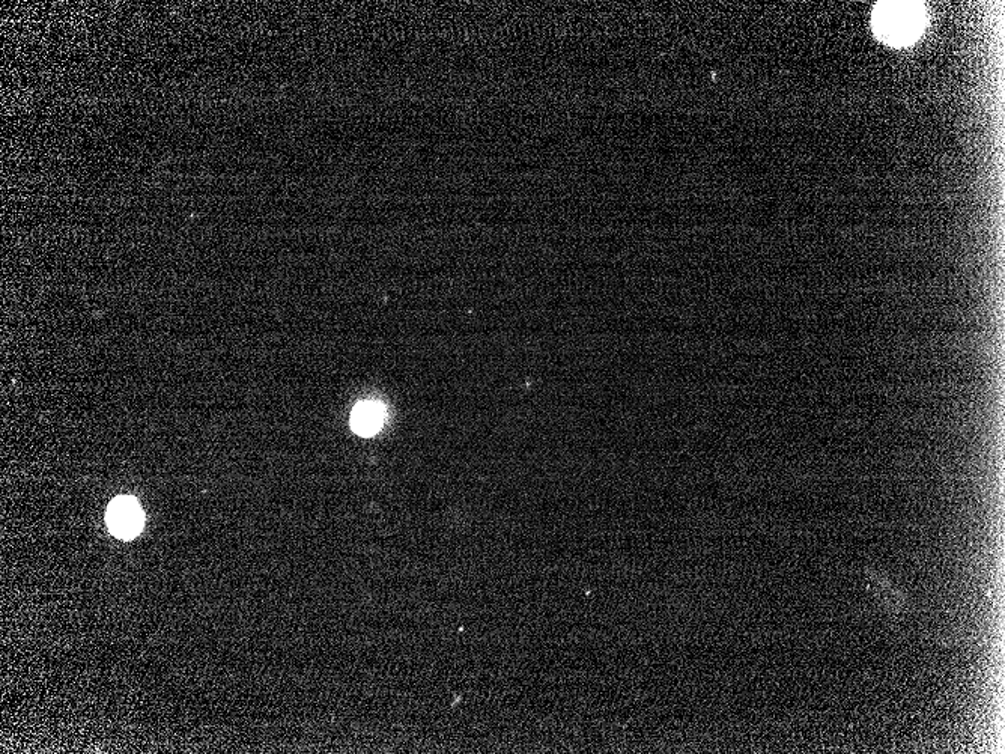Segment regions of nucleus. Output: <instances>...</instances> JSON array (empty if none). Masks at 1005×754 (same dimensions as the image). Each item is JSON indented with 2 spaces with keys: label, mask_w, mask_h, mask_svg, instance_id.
<instances>
[{
  "label": "nucleus",
  "mask_w": 1005,
  "mask_h": 754,
  "mask_svg": "<svg viewBox=\"0 0 1005 754\" xmlns=\"http://www.w3.org/2000/svg\"><path fill=\"white\" fill-rule=\"evenodd\" d=\"M384 422V410L381 405L374 402H363L357 405L351 417V425L357 434L369 435L377 434Z\"/></svg>",
  "instance_id": "7ed1b4c3"
},
{
  "label": "nucleus",
  "mask_w": 1005,
  "mask_h": 754,
  "mask_svg": "<svg viewBox=\"0 0 1005 754\" xmlns=\"http://www.w3.org/2000/svg\"><path fill=\"white\" fill-rule=\"evenodd\" d=\"M106 520L113 535L131 539L142 530L143 512L133 497L122 496L110 503Z\"/></svg>",
  "instance_id": "f03ea898"
},
{
  "label": "nucleus",
  "mask_w": 1005,
  "mask_h": 754,
  "mask_svg": "<svg viewBox=\"0 0 1005 754\" xmlns=\"http://www.w3.org/2000/svg\"><path fill=\"white\" fill-rule=\"evenodd\" d=\"M926 25V8L918 2H881L873 11L875 35L891 47L911 46Z\"/></svg>",
  "instance_id": "f257e3e1"
}]
</instances>
